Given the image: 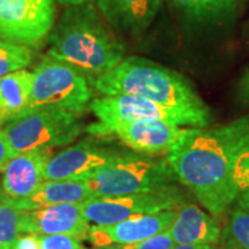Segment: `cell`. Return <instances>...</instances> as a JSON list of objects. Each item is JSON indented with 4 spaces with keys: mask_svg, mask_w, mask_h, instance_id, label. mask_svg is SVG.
I'll use <instances>...</instances> for the list:
<instances>
[{
    "mask_svg": "<svg viewBox=\"0 0 249 249\" xmlns=\"http://www.w3.org/2000/svg\"><path fill=\"white\" fill-rule=\"evenodd\" d=\"M20 230L37 235L67 234L81 240L88 236L90 225L81 203H66L22 211Z\"/></svg>",
    "mask_w": 249,
    "mask_h": 249,
    "instance_id": "12",
    "label": "cell"
},
{
    "mask_svg": "<svg viewBox=\"0 0 249 249\" xmlns=\"http://www.w3.org/2000/svg\"><path fill=\"white\" fill-rule=\"evenodd\" d=\"M171 249H218L217 245H176Z\"/></svg>",
    "mask_w": 249,
    "mask_h": 249,
    "instance_id": "30",
    "label": "cell"
},
{
    "mask_svg": "<svg viewBox=\"0 0 249 249\" xmlns=\"http://www.w3.org/2000/svg\"><path fill=\"white\" fill-rule=\"evenodd\" d=\"M0 249H11V247H8V246H4V245H0Z\"/></svg>",
    "mask_w": 249,
    "mask_h": 249,
    "instance_id": "33",
    "label": "cell"
},
{
    "mask_svg": "<svg viewBox=\"0 0 249 249\" xmlns=\"http://www.w3.org/2000/svg\"><path fill=\"white\" fill-rule=\"evenodd\" d=\"M223 234V233H222ZM222 240H223V246L222 247H218V249H239L238 246H236L234 242H233L229 236L226 235H222Z\"/></svg>",
    "mask_w": 249,
    "mask_h": 249,
    "instance_id": "32",
    "label": "cell"
},
{
    "mask_svg": "<svg viewBox=\"0 0 249 249\" xmlns=\"http://www.w3.org/2000/svg\"><path fill=\"white\" fill-rule=\"evenodd\" d=\"M177 177L167 160L120 155L85 179L95 197L134 194H173Z\"/></svg>",
    "mask_w": 249,
    "mask_h": 249,
    "instance_id": "4",
    "label": "cell"
},
{
    "mask_svg": "<svg viewBox=\"0 0 249 249\" xmlns=\"http://www.w3.org/2000/svg\"><path fill=\"white\" fill-rule=\"evenodd\" d=\"M49 44L50 54L74 65L89 81L113 70L126 52L91 2L70 6L52 27Z\"/></svg>",
    "mask_w": 249,
    "mask_h": 249,
    "instance_id": "3",
    "label": "cell"
},
{
    "mask_svg": "<svg viewBox=\"0 0 249 249\" xmlns=\"http://www.w3.org/2000/svg\"><path fill=\"white\" fill-rule=\"evenodd\" d=\"M169 231L177 245H218L222 236L214 216L188 203L176 209Z\"/></svg>",
    "mask_w": 249,
    "mask_h": 249,
    "instance_id": "16",
    "label": "cell"
},
{
    "mask_svg": "<svg viewBox=\"0 0 249 249\" xmlns=\"http://www.w3.org/2000/svg\"><path fill=\"white\" fill-rule=\"evenodd\" d=\"M57 1L59 4L70 7V6H79V5L89 4V2H91L92 0H57Z\"/></svg>",
    "mask_w": 249,
    "mask_h": 249,
    "instance_id": "31",
    "label": "cell"
},
{
    "mask_svg": "<svg viewBox=\"0 0 249 249\" xmlns=\"http://www.w3.org/2000/svg\"><path fill=\"white\" fill-rule=\"evenodd\" d=\"M89 107L103 124L136 121H165L178 126L195 128L194 123L188 117L142 96L128 93L102 96L92 99Z\"/></svg>",
    "mask_w": 249,
    "mask_h": 249,
    "instance_id": "10",
    "label": "cell"
},
{
    "mask_svg": "<svg viewBox=\"0 0 249 249\" xmlns=\"http://www.w3.org/2000/svg\"><path fill=\"white\" fill-rule=\"evenodd\" d=\"M21 214L22 210L15 208L4 192H0V245L12 247L21 234Z\"/></svg>",
    "mask_w": 249,
    "mask_h": 249,
    "instance_id": "20",
    "label": "cell"
},
{
    "mask_svg": "<svg viewBox=\"0 0 249 249\" xmlns=\"http://www.w3.org/2000/svg\"><path fill=\"white\" fill-rule=\"evenodd\" d=\"M236 99L242 105L249 107V68L242 74L236 85Z\"/></svg>",
    "mask_w": 249,
    "mask_h": 249,
    "instance_id": "28",
    "label": "cell"
},
{
    "mask_svg": "<svg viewBox=\"0 0 249 249\" xmlns=\"http://www.w3.org/2000/svg\"><path fill=\"white\" fill-rule=\"evenodd\" d=\"M95 249H113V248H111V247H105V248H95Z\"/></svg>",
    "mask_w": 249,
    "mask_h": 249,
    "instance_id": "34",
    "label": "cell"
},
{
    "mask_svg": "<svg viewBox=\"0 0 249 249\" xmlns=\"http://www.w3.org/2000/svg\"><path fill=\"white\" fill-rule=\"evenodd\" d=\"M39 249H85L80 239L67 234L39 235Z\"/></svg>",
    "mask_w": 249,
    "mask_h": 249,
    "instance_id": "25",
    "label": "cell"
},
{
    "mask_svg": "<svg viewBox=\"0 0 249 249\" xmlns=\"http://www.w3.org/2000/svg\"><path fill=\"white\" fill-rule=\"evenodd\" d=\"M92 197L95 196L85 180H48L28 197L8 198L18 210L28 211L57 204H79Z\"/></svg>",
    "mask_w": 249,
    "mask_h": 249,
    "instance_id": "17",
    "label": "cell"
},
{
    "mask_svg": "<svg viewBox=\"0 0 249 249\" xmlns=\"http://www.w3.org/2000/svg\"><path fill=\"white\" fill-rule=\"evenodd\" d=\"M52 157V149H36L15 155L4 171V194L18 200L36 192L45 181V167Z\"/></svg>",
    "mask_w": 249,
    "mask_h": 249,
    "instance_id": "14",
    "label": "cell"
},
{
    "mask_svg": "<svg viewBox=\"0 0 249 249\" xmlns=\"http://www.w3.org/2000/svg\"><path fill=\"white\" fill-rule=\"evenodd\" d=\"M33 61L29 46L0 39V77L26 70Z\"/></svg>",
    "mask_w": 249,
    "mask_h": 249,
    "instance_id": "19",
    "label": "cell"
},
{
    "mask_svg": "<svg viewBox=\"0 0 249 249\" xmlns=\"http://www.w3.org/2000/svg\"><path fill=\"white\" fill-rule=\"evenodd\" d=\"M249 140V114L214 128H192L166 154L177 179L217 217L236 200L235 161Z\"/></svg>",
    "mask_w": 249,
    "mask_h": 249,
    "instance_id": "1",
    "label": "cell"
},
{
    "mask_svg": "<svg viewBox=\"0 0 249 249\" xmlns=\"http://www.w3.org/2000/svg\"><path fill=\"white\" fill-rule=\"evenodd\" d=\"M188 17L198 18V0H171Z\"/></svg>",
    "mask_w": 249,
    "mask_h": 249,
    "instance_id": "29",
    "label": "cell"
},
{
    "mask_svg": "<svg viewBox=\"0 0 249 249\" xmlns=\"http://www.w3.org/2000/svg\"><path fill=\"white\" fill-rule=\"evenodd\" d=\"M91 98L89 77L74 65L48 53L33 71L27 113L51 107L80 114L90 104Z\"/></svg>",
    "mask_w": 249,
    "mask_h": 249,
    "instance_id": "5",
    "label": "cell"
},
{
    "mask_svg": "<svg viewBox=\"0 0 249 249\" xmlns=\"http://www.w3.org/2000/svg\"><path fill=\"white\" fill-rule=\"evenodd\" d=\"M121 154L91 141H82L53 155L45 167L44 179L85 180Z\"/></svg>",
    "mask_w": 249,
    "mask_h": 249,
    "instance_id": "11",
    "label": "cell"
},
{
    "mask_svg": "<svg viewBox=\"0 0 249 249\" xmlns=\"http://www.w3.org/2000/svg\"><path fill=\"white\" fill-rule=\"evenodd\" d=\"M234 181L236 186V205L249 210V140L236 158Z\"/></svg>",
    "mask_w": 249,
    "mask_h": 249,
    "instance_id": "21",
    "label": "cell"
},
{
    "mask_svg": "<svg viewBox=\"0 0 249 249\" xmlns=\"http://www.w3.org/2000/svg\"><path fill=\"white\" fill-rule=\"evenodd\" d=\"M11 249H39V235L31 233L18 234Z\"/></svg>",
    "mask_w": 249,
    "mask_h": 249,
    "instance_id": "27",
    "label": "cell"
},
{
    "mask_svg": "<svg viewBox=\"0 0 249 249\" xmlns=\"http://www.w3.org/2000/svg\"><path fill=\"white\" fill-rule=\"evenodd\" d=\"M54 0H0V39L36 46L54 24Z\"/></svg>",
    "mask_w": 249,
    "mask_h": 249,
    "instance_id": "7",
    "label": "cell"
},
{
    "mask_svg": "<svg viewBox=\"0 0 249 249\" xmlns=\"http://www.w3.org/2000/svg\"><path fill=\"white\" fill-rule=\"evenodd\" d=\"M31 87L33 73L27 70L0 77V128L27 113Z\"/></svg>",
    "mask_w": 249,
    "mask_h": 249,
    "instance_id": "18",
    "label": "cell"
},
{
    "mask_svg": "<svg viewBox=\"0 0 249 249\" xmlns=\"http://www.w3.org/2000/svg\"><path fill=\"white\" fill-rule=\"evenodd\" d=\"M192 128L165 121H136L113 124H92L88 132L96 136H116L136 152L166 155L187 136Z\"/></svg>",
    "mask_w": 249,
    "mask_h": 249,
    "instance_id": "8",
    "label": "cell"
},
{
    "mask_svg": "<svg viewBox=\"0 0 249 249\" xmlns=\"http://www.w3.org/2000/svg\"><path fill=\"white\" fill-rule=\"evenodd\" d=\"M103 96H142L188 117L195 128H207L210 108L192 83L178 71L142 57H127L113 70L90 80Z\"/></svg>",
    "mask_w": 249,
    "mask_h": 249,
    "instance_id": "2",
    "label": "cell"
},
{
    "mask_svg": "<svg viewBox=\"0 0 249 249\" xmlns=\"http://www.w3.org/2000/svg\"><path fill=\"white\" fill-rule=\"evenodd\" d=\"M15 156L13 149L9 144L4 130H0V172H4L12 158Z\"/></svg>",
    "mask_w": 249,
    "mask_h": 249,
    "instance_id": "26",
    "label": "cell"
},
{
    "mask_svg": "<svg viewBox=\"0 0 249 249\" xmlns=\"http://www.w3.org/2000/svg\"><path fill=\"white\" fill-rule=\"evenodd\" d=\"M4 132L14 154L70 144L82 132L79 117L60 108H39L12 121Z\"/></svg>",
    "mask_w": 249,
    "mask_h": 249,
    "instance_id": "6",
    "label": "cell"
},
{
    "mask_svg": "<svg viewBox=\"0 0 249 249\" xmlns=\"http://www.w3.org/2000/svg\"><path fill=\"white\" fill-rule=\"evenodd\" d=\"M174 216L176 210H167L134 217L111 225H93L90 226L87 239L98 248L134 244L169 229Z\"/></svg>",
    "mask_w": 249,
    "mask_h": 249,
    "instance_id": "13",
    "label": "cell"
},
{
    "mask_svg": "<svg viewBox=\"0 0 249 249\" xmlns=\"http://www.w3.org/2000/svg\"><path fill=\"white\" fill-rule=\"evenodd\" d=\"M176 241L173 240L172 235L169 229L164 230L157 234L150 236V238L144 239V240L134 242L129 245L123 246H113V249H171L176 246Z\"/></svg>",
    "mask_w": 249,
    "mask_h": 249,
    "instance_id": "23",
    "label": "cell"
},
{
    "mask_svg": "<svg viewBox=\"0 0 249 249\" xmlns=\"http://www.w3.org/2000/svg\"><path fill=\"white\" fill-rule=\"evenodd\" d=\"M239 249H249V210L236 207L232 210L229 225L224 231Z\"/></svg>",
    "mask_w": 249,
    "mask_h": 249,
    "instance_id": "22",
    "label": "cell"
},
{
    "mask_svg": "<svg viewBox=\"0 0 249 249\" xmlns=\"http://www.w3.org/2000/svg\"><path fill=\"white\" fill-rule=\"evenodd\" d=\"M161 0H97L99 13L120 33L138 36L157 17Z\"/></svg>",
    "mask_w": 249,
    "mask_h": 249,
    "instance_id": "15",
    "label": "cell"
},
{
    "mask_svg": "<svg viewBox=\"0 0 249 249\" xmlns=\"http://www.w3.org/2000/svg\"><path fill=\"white\" fill-rule=\"evenodd\" d=\"M176 194H134L92 197L81 203L83 214L95 225H111L134 217L176 210L181 205Z\"/></svg>",
    "mask_w": 249,
    "mask_h": 249,
    "instance_id": "9",
    "label": "cell"
},
{
    "mask_svg": "<svg viewBox=\"0 0 249 249\" xmlns=\"http://www.w3.org/2000/svg\"><path fill=\"white\" fill-rule=\"evenodd\" d=\"M240 0H198V18H216L229 14Z\"/></svg>",
    "mask_w": 249,
    "mask_h": 249,
    "instance_id": "24",
    "label": "cell"
}]
</instances>
